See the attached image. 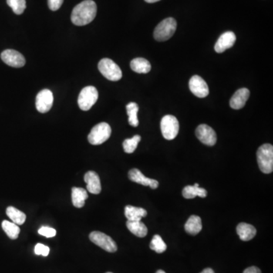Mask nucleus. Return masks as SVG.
I'll list each match as a JSON object with an SVG mask.
<instances>
[{
  "label": "nucleus",
  "mask_w": 273,
  "mask_h": 273,
  "mask_svg": "<svg viewBox=\"0 0 273 273\" xmlns=\"http://www.w3.org/2000/svg\"><path fill=\"white\" fill-rule=\"evenodd\" d=\"M97 7L93 0H85L74 8L72 11V23L77 26H85L93 21L96 15Z\"/></svg>",
  "instance_id": "nucleus-1"
},
{
  "label": "nucleus",
  "mask_w": 273,
  "mask_h": 273,
  "mask_svg": "<svg viewBox=\"0 0 273 273\" xmlns=\"http://www.w3.org/2000/svg\"><path fill=\"white\" fill-rule=\"evenodd\" d=\"M128 116H129V123L132 127H137L139 125L138 119H137V112H138V105L136 102H129L126 106Z\"/></svg>",
  "instance_id": "nucleus-25"
},
{
  "label": "nucleus",
  "mask_w": 273,
  "mask_h": 273,
  "mask_svg": "<svg viewBox=\"0 0 273 273\" xmlns=\"http://www.w3.org/2000/svg\"><path fill=\"white\" fill-rule=\"evenodd\" d=\"M214 273V271H213V270H212V269L207 268V269H205V270H203V271H202L201 273Z\"/></svg>",
  "instance_id": "nucleus-34"
},
{
  "label": "nucleus",
  "mask_w": 273,
  "mask_h": 273,
  "mask_svg": "<svg viewBox=\"0 0 273 273\" xmlns=\"http://www.w3.org/2000/svg\"><path fill=\"white\" fill-rule=\"evenodd\" d=\"M64 0H48V6L52 11L59 9L63 3Z\"/></svg>",
  "instance_id": "nucleus-32"
},
{
  "label": "nucleus",
  "mask_w": 273,
  "mask_h": 273,
  "mask_svg": "<svg viewBox=\"0 0 273 273\" xmlns=\"http://www.w3.org/2000/svg\"><path fill=\"white\" fill-rule=\"evenodd\" d=\"M38 233L41 235L44 236L46 237H53L56 234V231L54 228L50 227H46V226H43L38 230Z\"/></svg>",
  "instance_id": "nucleus-31"
},
{
  "label": "nucleus",
  "mask_w": 273,
  "mask_h": 273,
  "mask_svg": "<svg viewBox=\"0 0 273 273\" xmlns=\"http://www.w3.org/2000/svg\"><path fill=\"white\" fill-rule=\"evenodd\" d=\"M182 194L186 199H193L196 197L204 198L207 196V191L203 187H199V184L196 183L193 186L188 185L184 187L182 190Z\"/></svg>",
  "instance_id": "nucleus-18"
},
{
  "label": "nucleus",
  "mask_w": 273,
  "mask_h": 273,
  "mask_svg": "<svg viewBox=\"0 0 273 273\" xmlns=\"http://www.w3.org/2000/svg\"><path fill=\"white\" fill-rule=\"evenodd\" d=\"M1 59L6 65L14 68H21L25 65V57L14 49H5L1 53Z\"/></svg>",
  "instance_id": "nucleus-11"
},
{
  "label": "nucleus",
  "mask_w": 273,
  "mask_h": 273,
  "mask_svg": "<svg viewBox=\"0 0 273 273\" xmlns=\"http://www.w3.org/2000/svg\"><path fill=\"white\" fill-rule=\"evenodd\" d=\"M150 247L151 250H154L155 252L158 253V254L165 252L167 249L166 243L159 234L153 236L151 242H150Z\"/></svg>",
  "instance_id": "nucleus-27"
},
{
  "label": "nucleus",
  "mask_w": 273,
  "mask_h": 273,
  "mask_svg": "<svg viewBox=\"0 0 273 273\" xmlns=\"http://www.w3.org/2000/svg\"><path fill=\"white\" fill-rule=\"evenodd\" d=\"M97 90L93 86H88L84 88L79 96L78 102L80 109L83 111H88L96 103L98 99Z\"/></svg>",
  "instance_id": "nucleus-6"
},
{
  "label": "nucleus",
  "mask_w": 273,
  "mask_h": 273,
  "mask_svg": "<svg viewBox=\"0 0 273 273\" xmlns=\"http://www.w3.org/2000/svg\"><path fill=\"white\" fill-rule=\"evenodd\" d=\"M201 219L197 216H191L187 220V223L184 225V229L186 232L192 235H196L200 232L202 230Z\"/></svg>",
  "instance_id": "nucleus-21"
},
{
  "label": "nucleus",
  "mask_w": 273,
  "mask_h": 273,
  "mask_svg": "<svg viewBox=\"0 0 273 273\" xmlns=\"http://www.w3.org/2000/svg\"><path fill=\"white\" fill-rule=\"evenodd\" d=\"M125 215L128 221H141V219L147 215V212L144 209L129 205L125 207Z\"/></svg>",
  "instance_id": "nucleus-19"
},
{
  "label": "nucleus",
  "mask_w": 273,
  "mask_h": 273,
  "mask_svg": "<svg viewBox=\"0 0 273 273\" xmlns=\"http://www.w3.org/2000/svg\"><path fill=\"white\" fill-rule=\"evenodd\" d=\"M98 68L100 73L109 81L118 82L122 78V72L121 68L112 59H101L98 64Z\"/></svg>",
  "instance_id": "nucleus-5"
},
{
  "label": "nucleus",
  "mask_w": 273,
  "mask_h": 273,
  "mask_svg": "<svg viewBox=\"0 0 273 273\" xmlns=\"http://www.w3.org/2000/svg\"><path fill=\"white\" fill-rule=\"evenodd\" d=\"M156 273H165V272L163 271V270H158V271L156 272Z\"/></svg>",
  "instance_id": "nucleus-36"
},
{
  "label": "nucleus",
  "mask_w": 273,
  "mask_h": 273,
  "mask_svg": "<svg viewBox=\"0 0 273 273\" xmlns=\"http://www.w3.org/2000/svg\"><path fill=\"white\" fill-rule=\"evenodd\" d=\"M112 129L109 124L101 122L91 129L88 135V141L92 145H99L106 142L110 137Z\"/></svg>",
  "instance_id": "nucleus-4"
},
{
  "label": "nucleus",
  "mask_w": 273,
  "mask_h": 273,
  "mask_svg": "<svg viewBox=\"0 0 273 273\" xmlns=\"http://www.w3.org/2000/svg\"><path fill=\"white\" fill-rule=\"evenodd\" d=\"M250 96V91L247 88L237 90L230 99V106L234 109H241L245 106Z\"/></svg>",
  "instance_id": "nucleus-16"
},
{
  "label": "nucleus",
  "mask_w": 273,
  "mask_h": 273,
  "mask_svg": "<svg viewBox=\"0 0 273 273\" xmlns=\"http://www.w3.org/2000/svg\"><path fill=\"white\" fill-rule=\"evenodd\" d=\"M34 253L37 255H42L44 257H47L49 254V247L44 245V244L38 243V244H36L35 247H34Z\"/></svg>",
  "instance_id": "nucleus-30"
},
{
  "label": "nucleus",
  "mask_w": 273,
  "mask_h": 273,
  "mask_svg": "<svg viewBox=\"0 0 273 273\" xmlns=\"http://www.w3.org/2000/svg\"><path fill=\"white\" fill-rule=\"evenodd\" d=\"M53 103V95L49 90H43L36 97V108L41 113L49 112Z\"/></svg>",
  "instance_id": "nucleus-12"
},
{
  "label": "nucleus",
  "mask_w": 273,
  "mask_h": 273,
  "mask_svg": "<svg viewBox=\"0 0 273 273\" xmlns=\"http://www.w3.org/2000/svg\"><path fill=\"white\" fill-rule=\"evenodd\" d=\"M131 68L139 74H146L151 70L150 62L143 58H136L131 62Z\"/></svg>",
  "instance_id": "nucleus-22"
},
{
  "label": "nucleus",
  "mask_w": 273,
  "mask_h": 273,
  "mask_svg": "<svg viewBox=\"0 0 273 273\" xmlns=\"http://www.w3.org/2000/svg\"><path fill=\"white\" fill-rule=\"evenodd\" d=\"M129 178L131 181L142 184L143 186H150L152 189H156L159 186V182L154 179L146 178L139 169H133L129 171Z\"/></svg>",
  "instance_id": "nucleus-14"
},
{
  "label": "nucleus",
  "mask_w": 273,
  "mask_h": 273,
  "mask_svg": "<svg viewBox=\"0 0 273 273\" xmlns=\"http://www.w3.org/2000/svg\"><path fill=\"white\" fill-rule=\"evenodd\" d=\"M177 28V21L175 18H167L159 23L155 28L153 37L156 41L162 42L170 39Z\"/></svg>",
  "instance_id": "nucleus-3"
},
{
  "label": "nucleus",
  "mask_w": 273,
  "mask_h": 273,
  "mask_svg": "<svg viewBox=\"0 0 273 273\" xmlns=\"http://www.w3.org/2000/svg\"><path fill=\"white\" fill-rule=\"evenodd\" d=\"M237 233L241 240L244 241H248L255 237L257 230L251 225L242 223L237 225Z\"/></svg>",
  "instance_id": "nucleus-17"
},
{
  "label": "nucleus",
  "mask_w": 273,
  "mask_h": 273,
  "mask_svg": "<svg viewBox=\"0 0 273 273\" xmlns=\"http://www.w3.org/2000/svg\"><path fill=\"white\" fill-rule=\"evenodd\" d=\"M162 134L166 140H173L179 132V122L177 118L172 115L165 116L160 122Z\"/></svg>",
  "instance_id": "nucleus-7"
},
{
  "label": "nucleus",
  "mask_w": 273,
  "mask_h": 273,
  "mask_svg": "<svg viewBox=\"0 0 273 273\" xmlns=\"http://www.w3.org/2000/svg\"><path fill=\"white\" fill-rule=\"evenodd\" d=\"M189 88L191 93L199 98L206 97L210 93L207 82L198 75H194L190 78Z\"/></svg>",
  "instance_id": "nucleus-10"
},
{
  "label": "nucleus",
  "mask_w": 273,
  "mask_h": 273,
  "mask_svg": "<svg viewBox=\"0 0 273 273\" xmlns=\"http://www.w3.org/2000/svg\"><path fill=\"white\" fill-rule=\"evenodd\" d=\"M88 198L87 190L82 187H72V203L77 208H82L85 206V200Z\"/></svg>",
  "instance_id": "nucleus-20"
},
{
  "label": "nucleus",
  "mask_w": 273,
  "mask_h": 273,
  "mask_svg": "<svg viewBox=\"0 0 273 273\" xmlns=\"http://www.w3.org/2000/svg\"><path fill=\"white\" fill-rule=\"evenodd\" d=\"M257 163L262 173L270 174L273 171V146L266 143L260 146L257 152Z\"/></svg>",
  "instance_id": "nucleus-2"
},
{
  "label": "nucleus",
  "mask_w": 273,
  "mask_h": 273,
  "mask_svg": "<svg viewBox=\"0 0 273 273\" xmlns=\"http://www.w3.org/2000/svg\"><path fill=\"white\" fill-rule=\"evenodd\" d=\"M6 214L12 223L16 225H23L26 220V215L14 207H8L6 209Z\"/></svg>",
  "instance_id": "nucleus-24"
},
{
  "label": "nucleus",
  "mask_w": 273,
  "mask_h": 273,
  "mask_svg": "<svg viewBox=\"0 0 273 273\" xmlns=\"http://www.w3.org/2000/svg\"><path fill=\"white\" fill-rule=\"evenodd\" d=\"M85 182L87 184V190L93 194H99L102 190L100 179L97 173L93 171H89L85 174Z\"/></svg>",
  "instance_id": "nucleus-15"
},
{
  "label": "nucleus",
  "mask_w": 273,
  "mask_h": 273,
  "mask_svg": "<svg viewBox=\"0 0 273 273\" xmlns=\"http://www.w3.org/2000/svg\"><path fill=\"white\" fill-rule=\"evenodd\" d=\"M235 41L236 36L234 32L227 31V32L223 33L215 45V51L218 53H222V52L232 47Z\"/></svg>",
  "instance_id": "nucleus-13"
},
{
  "label": "nucleus",
  "mask_w": 273,
  "mask_h": 273,
  "mask_svg": "<svg viewBox=\"0 0 273 273\" xmlns=\"http://www.w3.org/2000/svg\"><path fill=\"white\" fill-rule=\"evenodd\" d=\"M144 1L148 3H154V2H159L160 0H144Z\"/></svg>",
  "instance_id": "nucleus-35"
},
{
  "label": "nucleus",
  "mask_w": 273,
  "mask_h": 273,
  "mask_svg": "<svg viewBox=\"0 0 273 273\" xmlns=\"http://www.w3.org/2000/svg\"><path fill=\"white\" fill-rule=\"evenodd\" d=\"M243 273H261V271H260V269L257 268V267H251L246 269Z\"/></svg>",
  "instance_id": "nucleus-33"
},
{
  "label": "nucleus",
  "mask_w": 273,
  "mask_h": 273,
  "mask_svg": "<svg viewBox=\"0 0 273 273\" xmlns=\"http://www.w3.org/2000/svg\"><path fill=\"white\" fill-rule=\"evenodd\" d=\"M196 136L201 143L207 146H214L217 141L216 132L209 125L204 124L199 125L197 128Z\"/></svg>",
  "instance_id": "nucleus-9"
},
{
  "label": "nucleus",
  "mask_w": 273,
  "mask_h": 273,
  "mask_svg": "<svg viewBox=\"0 0 273 273\" xmlns=\"http://www.w3.org/2000/svg\"><path fill=\"white\" fill-rule=\"evenodd\" d=\"M141 140L140 135H135L132 138L126 139L123 142V148L125 153H132L135 151L139 142Z\"/></svg>",
  "instance_id": "nucleus-28"
},
{
  "label": "nucleus",
  "mask_w": 273,
  "mask_h": 273,
  "mask_svg": "<svg viewBox=\"0 0 273 273\" xmlns=\"http://www.w3.org/2000/svg\"></svg>",
  "instance_id": "nucleus-37"
},
{
  "label": "nucleus",
  "mask_w": 273,
  "mask_h": 273,
  "mask_svg": "<svg viewBox=\"0 0 273 273\" xmlns=\"http://www.w3.org/2000/svg\"><path fill=\"white\" fill-rule=\"evenodd\" d=\"M2 229L6 233L7 235L9 237V238L12 239V240H15V239L18 238L20 231H21L18 225L15 224L13 223H10V222L7 221V220H4L2 223Z\"/></svg>",
  "instance_id": "nucleus-26"
},
{
  "label": "nucleus",
  "mask_w": 273,
  "mask_h": 273,
  "mask_svg": "<svg viewBox=\"0 0 273 273\" xmlns=\"http://www.w3.org/2000/svg\"><path fill=\"white\" fill-rule=\"evenodd\" d=\"M126 226L129 231L136 237H144L147 234V228L141 221H128Z\"/></svg>",
  "instance_id": "nucleus-23"
},
{
  "label": "nucleus",
  "mask_w": 273,
  "mask_h": 273,
  "mask_svg": "<svg viewBox=\"0 0 273 273\" xmlns=\"http://www.w3.org/2000/svg\"><path fill=\"white\" fill-rule=\"evenodd\" d=\"M6 2L16 15H21L26 8V0H6Z\"/></svg>",
  "instance_id": "nucleus-29"
},
{
  "label": "nucleus",
  "mask_w": 273,
  "mask_h": 273,
  "mask_svg": "<svg viewBox=\"0 0 273 273\" xmlns=\"http://www.w3.org/2000/svg\"><path fill=\"white\" fill-rule=\"evenodd\" d=\"M90 240L93 244L99 246L101 248L106 250L107 252L114 253L117 250L118 247L116 242L104 233L100 231H93L90 234Z\"/></svg>",
  "instance_id": "nucleus-8"
}]
</instances>
